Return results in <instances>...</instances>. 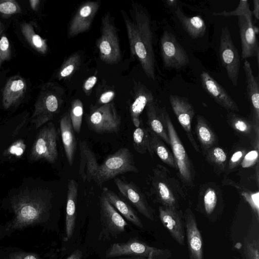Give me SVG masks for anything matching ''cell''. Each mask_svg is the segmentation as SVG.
<instances>
[{
	"label": "cell",
	"instance_id": "cell-1",
	"mask_svg": "<svg viewBox=\"0 0 259 259\" xmlns=\"http://www.w3.org/2000/svg\"><path fill=\"white\" fill-rule=\"evenodd\" d=\"M131 54L136 56L146 75L155 79L156 61L152 42L150 19L146 10L140 4L133 3L128 14L121 11Z\"/></svg>",
	"mask_w": 259,
	"mask_h": 259
},
{
	"label": "cell",
	"instance_id": "cell-2",
	"mask_svg": "<svg viewBox=\"0 0 259 259\" xmlns=\"http://www.w3.org/2000/svg\"><path fill=\"white\" fill-rule=\"evenodd\" d=\"M52 193L48 190L29 191L17 196L12 203L15 213L13 227L40 222L51 208Z\"/></svg>",
	"mask_w": 259,
	"mask_h": 259
},
{
	"label": "cell",
	"instance_id": "cell-3",
	"mask_svg": "<svg viewBox=\"0 0 259 259\" xmlns=\"http://www.w3.org/2000/svg\"><path fill=\"white\" fill-rule=\"evenodd\" d=\"M152 170L151 194L161 206L178 209L179 200L184 195L178 180L167 168L161 164L156 165Z\"/></svg>",
	"mask_w": 259,
	"mask_h": 259
},
{
	"label": "cell",
	"instance_id": "cell-4",
	"mask_svg": "<svg viewBox=\"0 0 259 259\" xmlns=\"http://www.w3.org/2000/svg\"><path fill=\"white\" fill-rule=\"evenodd\" d=\"M63 93L62 89L53 82H48L42 87L31 118L36 128L52 119L59 112Z\"/></svg>",
	"mask_w": 259,
	"mask_h": 259
},
{
	"label": "cell",
	"instance_id": "cell-5",
	"mask_svg": "<svg viewBox=\"0 0 259 259\" xmlns=\"http://www.w3.org/2000/svg\"><path fill=\"white\" fill-rule=\"evenodd\" d=\"M133 154L127 148H121L108 156L99 165L94 181L99 186L120 174L138 172Z\"/></svg>",
	"mask_w": 259,
	"mask_h": 259
},
{
	"label": "cell",
	"instance_id": "cell-6",
	"mask_svg": "<svg viewBox=\"0 0 259 259\" xmlns=\"http://www.w3.org/2000/svg\"><path fill=\"white\" fill-rule=\"evenodd\" d=\"M100 59L108 64H115L121 60V54L116 28L109 12L102 19L101 33L97 42Z\"/></svg>",
	"mask_w": 259,
	"mask_h": 259
},
{
	"label": "cell",
	"instance_id": "cell-7",
	"mask_svg": "<svg viewBox=\"0 0 259 259\" xmlns=\"http://www.w3.org/2000/svg\"><path fill=\"white\" fill-rule=\"evenodd\" d=\"M166 128L179 176L183 183L189 187L194 186V170L190 159L180 140L171 119L164 108Z\"/></svg>",
	"mask_w": 259,
	"mask_h": 259
},
{
	"label": "cell",
	"instance_id": "cell-8",
	"mask_svg": "<svg viewBox=\"0 0 259 259\" xmlns=\"http://www.w3.org/2000/svg\"><path fill=\"white\" fill-rule=\"evenodd\" d=\"M57 134L54 124L50 122L38 132L32 146L30 159L33 161L44 160L54 163L58 158Z\"/></svg>",
	"mask_w": 259,
	"mask_h": 259
},
{
	"label": "cell",
	"instance_id": "cell-9",
	"mask_svg": "<svg viewBox=\"0 0 259 259\" xmlns=\"http://www.w3.org/2000/svg\"><path fill=\"white\" fill-rule=\"evenodd\" d=\"M86 121L89 128L98 134L117 133L121 125V117L112 103L93 109Z\"/></svg>",
	"mask_w": 259,
	"mask_h": 259
},
{
	"label": "cell",
	"instance_id": "cell-10",
	"mask_svg": "<svg viewBox=\"0 0 259 259\" xmlns=\"http://www.w3.org/2000/svg\"><path fill=\"white\" fill-rule=\"evenodd\" d=\"M160 42L161 55L165 68L178 70L189 63L187 52L171 33L164 31Z\"/></svg>",
	"mask_w": 259,
	"mask_h": 259
},
{
	"label": "cell",
	"instance_id": "cell-11",
	"mask_svg": "<svg viewBox=\"0 0 259 259\" xmlns=\"http://www.w3.org/2000/svg\"><path fill=\"white\" fill-rule=\"evenodd\" d=\"M219 54L222 65L233 85L237 86L240 67V59L227 26L222 29Z\"/></svg>",
	"mask_w": 259,
	"mask_h": 259
},
{
	"label": "cell",
	"instance_id": "cell-12",
	"mask_svg": "<svg viewBox=\"0 0 259 259\" xmlns=\"http://www.w3.org/2000/svg\"><path fill=\"white\" fill-rule=\"evenodd\" d=\"M101 231L100 239L116 237L125 231L127 223L102 193L100 197Z\"/></svg>",
	"mask_w": 259,
	"mask_h": 259
},
{
	"label": "cell",
	"instance_id": "cell-13",
	"mask_svg": "<svg viewBox=\"0 0 259 259\" xmlns=\"http://www.w3.org/2000/svg\"><path fill=\"white\" fill-rule=\"evenodd\" d=\"M166 252L165 250L150 246L136 238H132L126 242L111 245L105 255L107 258L125 255L147 257L151 252L158 256L166 254Z\"/></svg>",
	"mask_w": 259,
	"mask_h": 259
},
{
	"label": "cell",
	"instance_id": "cell-14",
	"mask_svg": "<svg viewBox=\"0 0 259 259\" xmlns=\"http://www.w3.org/2000/svg\"><path fill=\"white\" fill-rule=\"evenodd\" d=\"M238 24L241 44V60L255 57L259 64V45L256 34L258 29L252 24V19L244 16L238 17Z\"/></svg>",
	"mask_w": 259,
	"mask_h": 259
},
{
	"label": "cell",
	"instance_id": "cell-15",
	"mask_svg": "<svg viewBox=\"0 0 259 259\" xmlns=\"http://www.w3.org/2000/svg\"><path fill=\"white\" fill-rule=\"evenodd\" d=\"M169 100L178 121L183 128L190 142L197 152H200L191 128V123L195 115L194 109L188 100L184 97L170 95Z\"/></svg>",
	"mask_w": 259,
	"mask_h": 259
},
{
	"label": "cell",
	"instance_id": "cell-16",
	"mask_svg": "<svg viewBox=\"0 0 259 259\" xmlns=\"http://www.w3.org/2000/svg\"><path fill=\"white\" fill-rule=\"evenodd\" d=\"M114 182L120 194L140 213L150 220H154V210L148 204L144 194L134 183L118 178H114Z\"/></svg>",
	"mask_w": 259,
	"mask_h": 259
},
{
	"label": "cell",
	"instance_id": "cell-17",
	"mask_svg": "<svg viewBox=\"0 0 259 259\" xmlns=\"http://www.w3.org/2000/svg\"><path fill=\"white\" fill-rule=\"evenodd\" d=\"M100 6L99 2L89 1L79 6L69 24V37L75 36L90 29Z\"/></svg>",
	"mask_w": 259,
	"mask_h": 259
},
{
	"label": "cell",
	"instance_id": "cell-18",
	"mask_svg": "<svg viewBox=\"0 0 259 259\" xmlns=\"http://www.w3.org/2000/svg\"><path fill=\"white\" fill-rule=\"evenodd\" d=\"M202 87L220 106L230 111H239V108L227 92L207 72L200 75Z\"/></svg>",
	"mask_w": 259,
	"mask_h": 259
},
{
	"label": "cell",
	"instance_id": "cell-19",
	"mask_svg": "<svg viewBox=\"0 0 259 259\" xmlns=\"http://www.w3.org/2000/svg\"><path fill=\"white\" fill-rule=\"evenodd\" d=\"M184 218L190 259H203L202 238L190 208L186 210Z\"/></svg>",
	"mask_w": 259,
	"mask_h": 259
},
{
	"label": "cell",
	"instance_id": "cell-20",
	"mask_svg": "<svg viewBox=\"0 0 259 259\" xmlns=\"http://www.w3.org/2000/svg\"><path fill=\"white\" fill-rule=\"evenodd\" d=\"M159 213L162 224L172 238L180 245H184L183 222L179 209L160 206Z\"/></svg>",
	"mask_w": 259,
	"mask_h": 259
},
{
	"label": "cell",
	"instance_id": "cell-21",
	"mask_svg": "<svg viewBox=\"0 0 259 259\" xmlns=\"http://www.w3.org/2000/svg\"><path fill=\"white\" fill-rule=\"evenodd\" d=\"M246 82V95L250 107V116L256 125L259 122V81L252 72L250 64L245 60L243 64Z\"/></svg>",
	"mask_w": 259,
	"mask_h": 259
},
{
	"label": "cell",
	"instance_id": "cell-22",
	"mask_svg": "<svg viewBox=\"0 0 259 259\" xmlns=\"http://www.w3.org/2000/svg\"><path fill=\"white\" fill-rule=\"evenodd\" d=\"M79 146L80 160L78 173L83 182H90L94 180L99 164L94 152L85 141L80 140Z\"/></svg>",
	"mask_w": 259,
	"mask_h": 259
},
{
	"label": "cell",
	"instance_id": "cell-23",
	"mask_svg": "<svg viewBox=\"0 0 259 259\" xmlns=\"http://www.w3.org/2000/svg\"><path fill=\"white\" fill-rule=\"evenodd\" d=\"M25 80L21 76L15 75L6 82L2 93V105L5 109L19 103L26 91Z\"/></svg>",
	"mask_w": 259,
	"mask_h": 259
},
{
	"label": "cell",
	"instance_id": "cell-24",
	"mask_svg": "<svg viewBox=\"0 0 259 259\" xmlns=\"http://www.w3.org/2000/svg\"><path fill=\"white\" fill-rule=\"evenodd\" d=\"M146 111L149 130L160 138L166 144L170 145L164 115V108H159L153 101L147 105Z\"/></svg>",
	"mask_w": 259,
	"mask_h": 259
},
{
	"label": "cell",
	"instance_id": "cell-25",
	"mask_svg": "<svg viewBox=\"0 0 259 259\" xmlns=\"http://www.w3.org/2000/svg\"><path fill=\"white\" fill-rule=\"evenodd\" d=\"M78 184L73 179L70 180L67 186L65 217V236L64 240L68 241L72 236L76 225V203Z\"/></svg>",
	"mask_w": 259,
	"mask_h": 259
},
{
	"label": "cell",
	"instance_id": "cell-26",
	"mask_svg": "<svg viewBox=\"0 0 259 259\" xmlns=\"http://www.w3.org/2000/svg\"><path fill=\"white\" fill-rule=\"evenodd\" d=\"M227 121L236 132L251 139L253 145L258 149V125L252 120L242 117L234 112H229L227 115Z\"/></svg>",
	"mask_w": 259,
	"mask_h": 259
},
{
	"label": "cell",
	"instance_id": "cell-27",
	"mask_svg": "<svg viewBox=\"0 0 259 259\" xmlns=\"http://www.w3.org/2000/svg\"><path fill=\"white\" fill-rule=\"evenodd\" d=\"M60 133L66 157L71 166L76 151V140L69 113H65L60 121Z\"/></svg>",
	"mask_w": 259,
	"mask_h": 259
},
{
	"label": "cell",
	"instance_id": "cell-28",
	"mask_svg": "<svg viewBox=\"0 0 259 259\" xmlns=\"http://www.w3.org/2000/svg\"><path fill=\"white\" fill-rule=\"evenodd\" d=\"M102 193L122 216L138 227L143 228L141 220L134 209L126 201L107 187L103 188Z\"/></svg>",
	"mask_w": 259,
	"mask_h": 259
},
{
	"label": "cell",
	"instance_id": "cell-29",
	"mask_svg": "<svg viewBox=\"0 0 259 259\" xmlns=\"http://www.w3.org/2000/svg\"><path fill=\"white\" fill-rule=\"evenodd\" d=\"M154 101L151 92L145 85H138L134 100L130 107L131 119L134 126H140L141 122L140 115L147 105Z\"/></svg>",
	"mask_w": 259,
	"mask_h": 259
},
{
	"label": "cell",
	"instance_id": "cell-30",
	"mask_svg": "<svg viewBox=\"0 0 259 259\" xmlns=\"http://www.w3.org/2000/svg\"><path fill=\"white\" fill-rule=\"evenodd\" d=\"M175 14L184 29L191 37L198 38L203 36L206 31V25L200 16L188 17L178 7Z\"/></svg>",
	"mask_w": 259,
	"mask_h": 259
},
{
	"label": "cell",
	"instance_id": "cell-31",
	"mask_svg": "<svg viewBox=\"0 0 259 259\" xmlns=\"http://www.w3.org/2000/svg\"><path fill=\"white\" fill-rule=\"evenodd\" d=\"M195 130L201 148L207 152L214 144L216 137L205 119L200 115H197Z\"/></svg>",
	"mask_w": 259,
	"mask_h": 259
},
{
	"label": "cell",
	"instance_id": "cell-32",
	"mask_svg": "<svg viewBox=\"0 0 259 259\" xmlns=\"http://www.w3.org/2000/svg\"><path fill=\"white\" fill-rule=\"evenodd\" d=\"M149 133L150 147L153 153H155L164 163L177 170L173 154L168 149L164 141L150 130Z\"/></svg>",
	"mask_w": 259,
	"mask_h": 259
},
{
	"label": "cell",
	"instance_id": "cell-33",
	"mask_svg": "<svg viewBox=\"0 0 259 259\" xmlns=\"http://www.w3.org/2000/svg\"><path fill=\"white\" fill-rule=\"evenodd\" d=\"M21 30L25 39L34 50L42 54L47 53L48 47L46 40L35 32L31 23H22Z\"/></svg>",
	"mask_w": 259,
	"mask_h": 259
},
{
	"label": "cell",
	"instance_id": "cell-34",
	"mask_svg": "<svg viewBox=\"0 0 259 259\" xmlns=\"http://www.w3.org/2000/svg\"><path fill=\"white\" fill-rule=\"evenodd\" d=\"M135 128L133 132V146L135 150L139 153L145 154L147 152L153 156V153L151 149L150 143L149 130L144 127L141 124Z\"/></svg>",
	"mask_w": 259,
	"mask_h": 259
},
{
	"label": "cell",
	"instance_id": "cell-35",
	"mask_svg": "<svg viewBox=\"0 0 259 259\" xmlns=\"http://www.w3.org/2000/svg\"><path fill=\"white\" fill-rule=\"evenodd\" d=\"M202 205L207 214H211L215 209L219 201V192L212 186H207L201 192Z\"/></svg>",
	"mask_w": 259,
	"mask_h": 259
},
{
	"label": "cell",
	"instance_id": "cell-36",
	"mask_svg": "<svg viewBox=\"0 0 259 259\" xmlns=\"http://www.w3.org/2000/svg\"><path fill=\"white\" fill-rule=\"evenodd\" d=\"M69 114L74 131L79 134L83 114V104L79 99H75L72 102Z\"/></svg>",
	"mask_w": 259,
	"mask_h": 259
},
{
	"label": "cell",
	"instance_id": "cell-37",
	"mask_svg": "<svg viewBox=\"0 0 259 259\" xmlns=\"http://www.w3.org/2000/svg\"><path fill=\"white\" fill-rule=\"evenodd\" d=\"M207 160L215 167L224 170L226 164L227 154L225 151L219 147H212L207 151Z\"/></svg>",
	"mask_w": 259,
	"mask_h": 259
},
{
	"label": "cell",
	"instance_id": "cell-38",
	"mask_svg": "<svg viewBox=\"0 0 259 259\" xmlns=\"http://www.w3.org/2000/svg\"><path fill=\"white\" fill-rule=\"evenodd\" d=\"M80 58L77 53L72 55L62 65L58 72L59 79L66 78L71 75L80 65Z\"/></svg>",
	"mask_w": 259,
	"mask_h": 259
},
{
	"label": "cell",
	"instance_id": "cell-39",
	"mask_svg": "<svg viewBox=\"0 0 259 259\" xmlns=\"http://www.w3.org/2000/svg\"><path fill=\"white\" fill-rule=\"evenodd\" d=\"M5 28L4 24L0 21V67L11 57V47Z\"/></svg>",
	"mask_w": 259,
	"mask_h": 259
},
{
	"label": "cell",
	"instance_id": "cell-40",
	"mask_svg": "<svg viewBox=\"0 0 259 259\" xmlns=\"http://www.w3.org/2000/svg\"><path fill=\"white\" fill-rule=\"evenodd\" d=\"M212 15L225 17L244 16L246 18L250 19H252V12L249 9V5L247 0H241L235 10L229 12L224 11L221 12H214L212 14Z\"/></svg>",
	"mask_w": 259,
	"mask_h": 259
},
{
	"label": "cell",
	"instance_id": "cell-41",
	"mask_svg": "<svg viewBox=\"0 0 259 259\" xmlns=\"http://www.w3.org/2000/svg\"><path fill=\"white\" fill-rule=\"evenodd\" d=\"M21 7L15 0H0V14L5 16H10L20 13Z\"/></svg>",
	"mask_w": 259,
	"mask_h": 259
},
{
	"label": "cell",
	"instance_id": "cell-42",
	"mask_svg": "<svg viewBox=\"0 0 259 259\" xmlns=\"http://www.w3.org/2000/svg\"><path fill=\"white\" fill-rule=\"evenodd\" d=\"M241 195L250 206L257 219L259 217V192L242 191Z\"/></svg>",
	"mask_w": 259,
	"mask_h": 259
},
{
	"label": "cell",
	"instance_id": "cell-43",
	"mask_svg": "<svg viewBox=\"0 0 259 259\" xmlns=\"http://www.w3.org/2000/svg\"><path fill=\"white\" fill-rule=\"evenodd\" d=\"M259 242L258 239H254L247 242L244 248L246 259H259Z\"/></svg>",
	"mask_w": 259,
	"mask_h": 259
},
{
	"label": "cell",
	"instance_id": "cell-44",
	"mask_svg": "<svg viewBox=\"0 0 259 259\" xmlns=\"http://www.w3.org/2000/svg\"><path fill=\"white\" fill-rule=\"evenodd\" d=\"M258 160V149L252 150L245 154L241 165L243 168H248L254 165Z\"/></svg>",
	"mask_w": 259,
	"mask_h": 259
},
{
	"label": "cell",
	"instance_id": "cell-45",
	"mask_svg": "<svg viewBox=\"0 0 259 259\" xmlns=\"http://www.w3.org/2000/svg\"><path fill=\"white\" fill-rule=\"evenodd\" d=\"M246 153V150L244 149H240L236 151L230 158L228 164V168L232 169L235 168L241 162Z\"/></svg>",
	"mask_w": 259,
	"mask_h": 259
},
{
	"label": "cell",
	"instance_id": "cell-46",
	"mask_svg": "<svg viewBox=\"0 0 259 259\" xmlns=\"http://www.w3.org/2000/svg\"><path fill=\"white\" fill-rule=\"evenodd\" d=\"M25 149V145L23 141L19 140L12 144L8 148L9 154L20 157L24 153Z\"/></svg>",
	"mask_w": 259,
	"mask_h": 259
},
{
	"label": "cell",
	"instance_id": "cell-47",
	"mask_svg": "<svg viewBox=\"0 0 259 259\" xmlns=\"http://www.w3.org/2000/svg\"><path fill=\"white\" fill-rule=\"evenodd\" d=\"M9 259H41L37 255L24 252H16L10 256Z\"/></svg>",
	"mask_w": 259,
	"mask_h": 259
},
{
	"label": "cell",
	"instance_id": "cell-48",
	"mask_svg": "<svg viewBox=\"0 0 259 259\" xmlns=\"http://www.w3.org/2000/svg\"><path fill=\"white\" fill-rule=\"evenodd\" d=\"M115 96V93L112 91H108L103 93L99 99L100 103L104 105L110 103Z\"/></svg>",
	"mask_w": 259,
	"mask_h": 259
},
{
	"label": "cell",
	"instance_id": "cell-49",
	"mask_svg": "<svg viewBox=\"0 0 259 259\" xmlns=\"http://www.w3.org/2000/svg\"><path fill=\"white\" fill-rule=\"evenodd\" d=\"M97 80L96 76H91L86 80L83 84V90L86 94L92 89L96 83Z\"/></svg>",
	"mask_w": 259,
	"mask_h": 259
},
{
	"label": "cell",
	"instance_id": "cell-50",
	"mask_svg": "<svg viewBox=\"0 0 259 259\" xmlns=\"http://www.w3.org/2000/svg\"><path fill=\"white\" fill-rule=\"evenodd\" d=\"M253 9L252 12V15L258 20L259 19V0H254L253 1Z\"/></svg>",
	"mask_w": 259,
	"mask_h": 259
},
{
	"label": "cell",
	"instance_id": "cell-51",
	"mask_svg": "<svg viewBox=\"0 0 259 259\" xmlns=\"http://www.w3.org/2000/svg\"><path fill=\"white\" fill-rule=\"evenodd\" d=\"M82 253L80 250L77 249L74 251L66 259H82Z\"/></svg>",
	"mask_w": 259,
	"mask_h": 259
},
{
	"label": "cell",
	"instance_id": "cell-52",
	"mask_svg": "<svg viewBox=\"0 0 259 259\" xmlns=\"http://www.w3.org/2000/svg\"><path fill=\"white\" fill-rule=\"evenodd\" d=\"M29 2L32 10L35 11L37 10L40 3L39 0H30Z\"/></svg>",
	"mask_w": 259,
	"mask_h": 259
},
{
	"label": "cell",
	"instance_id": "cell-53",
	"mask_svg": "<svg viewBox=\"0 0 259 259\" xmlns=\"http://www.w3.org/2000/svg\"><path fill=\"white\" fill-rule=\"evenodd\" d=\"M177 2L176 0H167L165 1L166 5L170 7H176Z\"/></svg>",
	"mask_w": 259,
	"mask_h": 259
},
{
	"label": "cell",
	"instance_id": "cell-54",
	"mask_svg": "<svg viewBox=\"0 0 259 259\" xmlns=\"http://www.w3.org/2000/svg\"><path fill=\"white\" fill-rule=\"evenodd\" d=\"M119 259H146V257L144 256H132L126 258H121Z\"/></svg>",
	"mask_w": 259,
	"mask_h": 259
},
{
	"label": "cell",
	"instance_id": "cell-55",
	"mask_svg": "<svg viewBox=\"0 0 259 259\" xmlns=\"http://www.w3.org/2000/svg\"><path fill=\"white\" fill-rule=\"evenodd\" d=\"M155 256V254L153 252H151L146 259H153Z\"/></svg>",
	"mask_w": 259,
	"mask_h": 259
},
{
	"label": "cell",
	"instance_id": "cell-56",
	"mask_svg": "<svg viewBox=\"0 0 259 259\" xmlns=\"http://www.w3.org/2000/svg\"><path fill=\"white\" fill-rule=\"evenodd\" d=\"M154 259V258H153Z\"/></svg>",
	"mask_w": 259,
	"mask_h": 259
}]
</instances>
